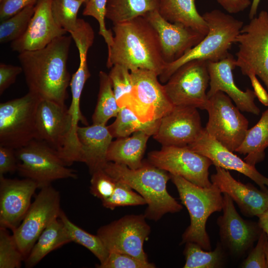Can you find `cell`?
Returning a JSON list of instances; mask_svg holds the SVG:
<instances>
[{
    "instance_id": "obj_18",
    "label": "cell",
    "mask_w": 268,
    "mask_h": 268,
    "mask_svg": "<svg viewBox=\"0 0 268 268\" xmlns=\"http://www.w3.org/2000/svg\"><path fill=\"white\" fill-rule=\"evenodd\" d=\"M37 188L38 184L30 179H11L0 175V227L13 231L19 226Z\"/></svg>"
},
{
    "instance_id": "obj_51",
    "label": "cell",
    "mask_w": 268,
    "mask_h": 268,
    "mask_svg": "<svg viewBox=\"0 0 268 268\" xmlns=\"http://www.w3.org/2000/svg\"><path fill=\"white\" fill-rule=\"evenodd\" d=\"M82 2L85 4H87L90 0H78Z\"/></svg>"
},
{
    "instance_id": "obj_34",
    "label": "cell",
    "mask_w": 268,
    "mask_h": 268,
    "mask_svg": "<svg viewBox=\"0 0 268 268\" xmlns=\"http://www.w3.org/2000/svg\"><path fill=\"white\" fill-rule=\"evenodd\" d=\"M59 219L63 222L72 242L87 249L99 260L100 264L106 260L109 252L97 234H91L75 225L63 210L60 212Z\"/></svg>"
},
{
    "instance_id": "obj_19",
    "label": "cell",
    "mask_w": 268,
    "mask_h": 268,
    "mask_svg": "<svg viewBox=\"0 0 268 268\" xmlns=\"http://www.w3.org/2000/svg\"><path fill=\"white\" fill-rule=\"evenodd\" d=\"M52 0H38L26 31L19 38L11 42L12 51L20 53L43 49L67 33L54 18Z\"/></svg>"
},
{
    "instance_id": "obj_16",
    "label": "cell",
    "mask_w": 268,
    "mask_h": 268,
    "mask_svg": "<svg viewBox=\"0 0 268 268\" xmlns=\"http://www.w3.org/2000/svg\"><path fill=\"white\" fill-rule=\"evenodd\" d=\"M223 194V214L217 219L220 243L231 255L241 257L252 248L263 230L258 222L244 219L232 199Z\"/></svg>"
},
{
    "instance_id": "obj_2",
    "label": "cell",
    "mask_w": 268,
    "mask_h": 268,
    "mask_svg": "<svg viewBox=\"0 0 268 268\" xmlns=\"http://www.w3.org/2000/svg\"><path fill=\"white\" fill-rule=\"evenodd\" d=\"M113 42L108 51L106 66L121 65L130 71L147 69L162 73L166 63L163 59L159 38L144 16L113 24Z\"/></svg>"
},
{
    "instance_id": "obj_25",
    "label": "cell",
    "mask_w": 268,
    "mask_h": 268,
    "mask_svg": "<svg viewBox=\"0 0 268 268\" xmlns=\"http://www.w3.org/2000/svg\"><path fill=\"white\" fill-rule=\"evenodd\" d=\"M150 136L148 134L139 131L133 133L131 136L117 138L112 141L107 154V161L125 165L133 169L141 167Z\"/></svg>"
},
{
    "instance_id": "obj_42",
    "label": "cell",
    "mask_w": 268,
    "mask_h": 268,
    "mask_svg": "<svg viewBox=\"0 0 268 268\" xmlns=\"http://www.w3.org/2000/svg\"><path fill=\"white\" fill-rule=\"evenodd\" d=\"M268 238L263 231L256 246L250 251L241 265L242 268H268L266 259V248Z\"/></svg>"
},
{
    "instance_id": "obj_40",
    "label": "cell",
    "mask_w": 268,
    "mask_h": 268,
    "mask_svg": "<svg viewBox=\"0 0 268 268\" xmlns=\"http://www.w3.org/2000/svg\"><path fill=\"white\" fill-rule=\"evenodd\" d=\"M91 175L90 193L102 201L109 198L115 190L116 180L104 169L96 171Z\"/></svg>"
},
{
    "instance_id": "obj_17",
    "label": "cell",
    "mask_w": 268,
    "mask_h": 268,
    "mask_svg": "<svg viewBox=\"0 0 268 268\" xmlns=\"http://www.w3.org/2000/svg\"><path fill=\"white\" fill-rule=\"evenodd\" d=\"M203 129L197 108L174 106L161 119L153 136L162 146H186L194 142Z\"/></svg>"
},
{
    "instance_id": "obj_14",
    "label": "cell",
    "mask_w": 268,
    "mask_h": 268,
    "mask_svg": "<svg viewBox=\"0 0 268 268\" xmlns=\"http://www.w3.org/2000/svg\"><path fill=\"white\" fill-rule=\"evenodd\" d=\"M148 161L170 174L181 176L197 186L209 187L212 185L208 177L212 162L187 146H162L160 150L148 153Z\"/></svg>"
},
{
    "instance_id": "obj_28",
    "label": "cell",
    "mask_w": 268,
    "mask_h": 268,
    "mask_svg": "<svg viewBox=\"0 0 268 268\" xmlns=\"http://www.w3.org/2000/svg\"><path fill=\"white\" fill-rule=\"evenodd\" d=\"M268 147V109L257 123L248 129L246 136L235 152L246 155L244 160L253 166L264 160Z\"/></svg>"
},
{
    "instance_id": "obj_23",
    "label": "cell",
    "mask_w": 268,
    "mask_h": 268,
    "mask_svg": "<svg viewBox=\"0 0 268 268\" xmlns=\"http://www.w3.org/2000/svg\"><path fill=\"white\" fill-rule=\"evenodd\" d=\"M187 146L208 158L215 167L237 171L253 180L261 189L268 191L266 186L267 177L210 135L204 128L198 137Z\"/></svg>"
},
{
    "instance_id": "obj_35",
    "label": "cell",
    "mask_w": 268,
    "mask_h": 268,
    "mask_svg": "<svg viewBox=\"0 0 268 268\" xmlns=\"http://www.w3.org/2000/svg\"><path fill=\"white\" fill-rule=\"evenodd\" d=\"M35 5L28 6L2 21L0 24V43L11 42L22 36L26 31L35 11Z\"/></svg>"
},
{
    "instance_id": "obj_31",
    "label": "cell",
    "mask_w": 268,
    "mask_h": 268,
    "mask_svg": "<svg viewBox=\"0 0 268 268\" xmlns=\"http://www.w3.org/2000/svg\"><path fill=\"white\" fill-rule=\"evenodd\" d=\"M99 89L97 104L92 115L93 124L106 125L113 117H116L120 111L108 74L99 73Z\"/></svg>"
},
{
    "instance_id": "obj_29",
    "label": "cell",
    "mask_w": 268,
    "mask_h": 268,
    "mask_svg": "<svg viewBox=\"0 0 268 268\" xmlns=\"http://www.w3.org/2000/svg\"><path fill=\"white\" fill-rule=\"evenodd\" d=\"M160 0H107L105 17L113 24L158 10Z\"/></svg>"
},
{
    "instance_id": "obj_32",
    "label": "cell",
    "mask_w": 268,
    "mask_h": 268,
    "mask_svg": "<svg viewBox=\"0 0 268 268\" xmlns=\"http://www.w3.org/2000/svg\"><path fill=\"white\" fill-rule=\"evenodd\" d=\"M184 268H217L224 263L226 252L220 242L213 251H207L194 242L185 243Z\"/></svg>"
},
{
    "instance_id": "obj_33",
    "label": "cell",
    "mask_w": 268,
    "mask_h": 268,
    "mask_svg": "<svg viewBox=\"0 0 268 268\" xmlns=\"http://www.w3.org/2000/svg\"><path fill=\"white\" fill-rule=\"evenodd\" d=\"M83 3L78 0H52V12L57 24L74 39L81 28L83 19L77 15Z\"/></svg>"
},
{
    "instance_id": "obj_49",
    "label": "cell",
    "mask_w": 268,
    "mask_h": 268,
    "mask_svg": "<svg viewBox=\"0 0 268 268\" xmlns=\"http://www.w3.org/2000/svg\"><path fill=\"white\" fill-rule=\"evenodd\" d=\"M261 0H252L250 8L249 17L250 19L253 18L257 15L258 9Z\"/></svg>"
},
{
    "instance_id": "obj_50",
    "label": "cell",
    "mask_w": 268,
    "mask_h": 268,
    "mask_svg": "<svg viewBox=\"0 0 268 268\" xmlns=\"http://www.w3.org/2000/svg\"><path fill=\"white\" fill-rule=\"evenodd\" d=\"M266 259L267 264L268 267V241L267 244L266 248Z\"/></svg>"
},
{
    "instance_id": "obj_52",
    "label": "cell",
    "mask_w": 268,
    "mask_h": 268,
    "mask_svg": "<svg viewBox=\"0 0 268 268\" xmlns=\"http://www.w3.org/2000/svg\"><path fill=\"white\" fill-rule=\"evenodd\" d=\"M266 186L268 188V178H267V180H266Z\"/></svg>"
},
{
    "instance_id": "obj_7",
    "label": "cell",
    "mask_w": 268,
    "mask_h": 268,
    "mask_svg": "<svg viewBox=\"0 0 268 268\" xmlns=\"http://www.w3.org/2000/svg\"><path fill=\"white\" fill-rule=\"evenodd\" d=\"M131 73L133 88L117 100L120 108H128L144 123L160 120L172 111L174 106L158 81L156 73L137 69Z\"/></svg>"
},
{
    "instance_id": "obj_45",
    "label": "cell",
    "mask_w": 268,
    "mask_h": 268,
    "mask_svg": "<svg viewBox=\"0 0 268 268\" xmlns=\"http://www.w3.org/2000/svg\"><path fill=\"white\" fill-rule=\"evenodd\" d=\"M17 160L15 149L0 145V175L17 171Z\"/></svg>"
},
{
    "instance_id": "obj_22",
    "label": "cell",
    "mask_w": 268,
    "mask_h": 268,
    "mask_svg": "<svg viewBox=\"0 0 268 268\" xmlns=\"http://www.w3.org/2000/svg\"><path fill=\"white\" fill-rule=\"evenodd\" d=\"M210 177L212 184L222 193L227 194L238 206L241 213L249 217L263 214L268 208V191L258 189L252 184H243L234 179L224 168L215 167Z\"/></svg>"
},
{
    "instance_id": "obj_10",
    "label": "cell",
    "mask_w": 268,
    "mask_h": 268,
    "mask_svg": "<svg viewBox=\"0 0 268 268\" xmlns=\"http://www.w3.org/2000/svg\"><path fill=\"white\" fill-rule=\"evenodd\" d=\"M236 67L243 74L255 73L268 92V12L262 10L243 26L237 37Z\"/></svg>"
},
{
    "instance_id": "obj_5",
    "label": "cell",
    "mask_w": 268,
    "mask_h": 268,
    "mask_svg": "<svg viewBox=\"0 0 268 268\" xmlns=\"http://www.w3.org/2000/svg\"><path fill=\"white\" fill-rule=\"evenodd\" d=\"M170 175L181 203L186 207L190 217V224L182 236L181 244L194 242L205 250H210L206 223L212 213L222 210V193L213 184L209 187H201L181 176Z\"/></svg>"
},
{
    "instance_id": "obj_46",
    "label": "cell",
    "mask_w": 268,
    "mask_h": 268,
    "mask_svg": "<svg viewBox=\"0 0 268 268\" xmlns=\"http://www.w3.org/2000/svg\"><path fill=\"white\" fill-rule=\"evenodd\" d=\"M217 2L228 13L236 14L244 11L252 3L251 0H216Z\"/></svg>"
},
{
    "instance_id": "obj_13",
    "label": "cell",
    "mask_w": 268,
    "mask_h": 268,
    "mask_svg": "<svg viewBox=\"0 0 268 268\" xmlns=\"http://www.w3.org/2000/svg\"><path fill=\"white\" fill-rule=\"evenodd\" d=\"M40 189L22 222L12 231L25 259L42 232L59 217L62 210L59 192L51 185Z\"/></svg>"
},
{
    "instance_id": "obj_4",
    "label": "cell",
    "mask_w": 268,
    "mask_h": 268,
    "mask_svg": "<svg viewBox=\"0 0 268 268\" xmlns=\"http://www.w3.org/2000/svg\"><path fill=\"white\" fill-rule=\"evenodd\" d=\"M207 23L208 31L196 46L179 59L166 64L159 75L166 83L183 65L193 60L216 62L226 58L233 43L243 27V22L220 10L213 9L202 15Z\"/></svg>"
},
{
    "instance_id": "obj_39",
    "label": "cell",
    "mask_w": 268,
    "mask_h": 268,
    "mask_svg": "<svg viewBox=\"0 0 268 268\" xmlns=\"http://www.w3.org/2000/svg\"><path fill=\"white\" fill-rule=\"evenodd\" d=\"M98 268H154L155 265L130 255L115 252L109 253L106 260L96 266Z\"/></svg>"
},
{
    "instance_id": "obj_26",
    "label": "cell",
    "mask_w": 268,
    "mask_h": 268,
    "mask_svg": "<svg viewBox=\"0 0 268 268\" xmlns=\"http://www.w3.org/2000/svg\"><path fill=\"white\" fill-rule=\"evenodd\" d=\"M158 12L166 20L181 24L205 36L207 22L198 12L195 0H160Z\"/></svg>"
},
{
    "instance_id": "obj_36",
    "label": "cell",
    "mask_w": 268,
    "mask_h": 268,
    "mask_svg": "<svg viewBox=\"0 0 268 268\" xmlns=\"http://www.w3.org/2000/svg\"><path fill=\"white\" fill-rule=\"evenodd\" d=\"M25 259L13 235L0 227V268H19Z\"/></svg>"
},
{
    "instance_id": "obj_9",
    "label": "cell",
    "mask_w": 268,
    "mask_h": 268,
    "mask_svg": "<svg viewBox=\"0 0 268 268\" xmlns=\"http://www.w3.org/2000/svg\"><path fill=\"white\" fill-rule=\"evenodd\" d=\"M41 99L28 92L0 104V145L15 149L35 139L37 109Z\"/></svg>"
},
{
    "instance_id": "obj_3",
    "label": "cell",
    "mask_w": 268,
    "mask_h": 268,
    "mask_svg": "<svg viewBox=\"0 0 268 268\" xmlns=\"http://www.w3.org/2000/svg\"><path fill=\"white\" fill-rule=\"evenodd\" d=\"M104 170L115 179L130 186L141 195L147 207L144 212L146 218L155 221L168 213H176L182 205L172 197L167 190L170 174L149 162L133 169L125 165L108 162Z\"/></svg>"
},
{
    "instance_id": "obj_37",
    "label": "cell",
    "mask_w": 268,
    "mask_h": 268,
    "mask_svg": "<svg viewBox=\"0 0 268 268\" xmlns=\"http://www.w3.org/2000/svg\"><path fill=\"white\" fill-rule=\"evenodd\" d=\"M116 180V186L113 193L109 198L102 201L104 207L114 210L117 207L146 204L144 198L138 193L133 191L130 186L123 182Z\"/></svg>"
},
{
    "instance_id": "obj_20",
    "label": "cell",
    "mask_w": 268,
    "mask_h": 268,
    "mask_svg": "<svg viewBox=\"0 0 268 268\" xmlns=\"http://www.w3.org/2000/svg\"><path fill=\"white\" fill-rule=\"evenodd\" d=\"M144 17L158 33L162 56L166 64L179 59L205 36L181 24L166 20L158 10L148 12Z\"/></svg>"
},
{
    "instance_id": "obj_41",
    "label": "cell",
    "mask_w": 268,
    "mask_h": 268,
    "mask_svg": "<svg viewBox=\"0 0 268 268\" xmlns=\"http://www.w3.org/2000/svg\"><path fill=\"white\" fill-rule=\"evenodd\" d=\"M108 73L115 97L118 100L130 93L133 88L131 71L121 65H114Z\"/></svg>"
},
{
    "instance_id": "obj_27",
    "label": "cell",
    "mask_w": 268,
    "mask_h": 268,
    "mask_svg": "<svg viewBox=\"0 0 268 268\" xmlns=\"http://www.w3.org/2000/svg\"><path fill=\"white\" fill-rule=\"evenodd\" d=\"M71 240L59 217L52 222L42 232L25 259V267L31 268L52 251Z\"/></svg>"
},
{
    "instance_id": "obj_44",
    "label": "cell",
    "mask_w": 268,
    "mask_h": 268,
    "mask_svg": "<svg viewBox=\"0 0 268 268\" xmlns=\"http://www.w3.org/2000/svg\"><path fill=\"white\" fill-rule=\"evenodd\" d=\"M23 72L21 66L0 64V95L15 81L17 76Z\"/></svg>"
},
{
    "instance_id": "obj_43",
    "label": "cell",
    "mask_w": 268,
    "mask_h": 268,
    "mask_svg": "<svg viewBox=\"0 0 268 268\" xmlns=\"http://www.w3.org/2000/svg\"><path fill=\"white\" fill-rule=\"evenodd\" d=\"M38 0H0V20L4 21L26 7L35 5Z\"/></svg>"
},
{
    "instance_id": "obj_8",
    "label": "cell",
    "mask_w": 268,
    "mask_h": 268,
    "mask_svg": "<svg viewBox=\"0 0 268 268\" xmlns=\"http://www.w3.org/2000/svg\"><path fill=\"white\" fill-rule=\"evenodd\" d=\"M15 152L19 161L17 171L40 189L57 180L77 178L76 171L68 168L58 152L43 141L34 139Z\"/></svg>"
},
{
    "instance_id": "obj_48",
    "label": "cell",
    "mask_w": 268,
    "mask_h": 268,
    "mask_svg": "<svg viewBox=\"0 0 268 268\" xmlns=\"http://www.w3.org/2000/svg\"><path fill=\"white\" fill-rule=\"evenodd\" d=\"M258 218V222L263 230L266 233L268 238V208Z\"/></svg>"
},
{
    "instance_id": "obj_15",
    "label": "cell",
    "mask_w": 268,
    "mask_h": 268,
    "mask_svg": "<svg viewBox=\"0 0 268 268\" xmlns=\"http://www.w3.org/2000/svg\"><path fill=\"white\" fill-rule=\"evenodd\" d=\"M144 214H128L101 226L97 235L108 252L130 255L148 261L143 243L150 233Z\"/></svg>"
},
{
    "instance_id": "obj_11",
    "label": "cell",
    "mask_w": 268,
    "mask_h": 268,
    "mask_svg": "<svg viewBox=\"0 0 268 268\" xmlns=\"http://www.w3.org/2000/svg\"><path fill=\"white\" fill-rule=\"evenodd\" d=\"M208 120L205 131L234 152L243 142L249 122L225 93L218 91L208 98Z\"/></svg>"
},
{
    "instance_id": "obj_47",
    "label": "cell",
    "mask_w": 268,
    "mask_h": 268,
    "mask_svg": "<svg viewBox=\"0 0 268 268\" xmlns=\"http://www.w3.org/2000/svg\"><path fill=\"white\" fill-rule=\"evenodd\" d=\"M249 77L256 97L264 105L268 106V92L259 81L258 76L253 72L247 74Z\"/></svg>"
},
{
    "instance_id": "obj_30",
    "label": "cell",
    "mask_w": 268,
    "mask_h": 268,
    "mask_svg": "<svg viewBox=\"0 0 268 268\" xmlns=\"http://www.w3.org/2000/svg\"><path fill=\"white\" fill-rule=\"evenodd\" d=\"M160 120L150 122H142L128 108L122 107L115 121L108 126L113 137L121 138L130 136L133 133L142 131L150 136L156 132Z\"/></svg>"
},
{
    "instance_id": "obj_38",
    "label": "cell",
    "mask_w": 268,
    "mask_h": 268,
    "mask_svg": "<svg viewBox=\"0 0 268 268\" xmlns=\"http://www.w3.org/2000/svg\"><path fill=\"white\" fill-rule=\"evenodd\" d=\"M107 0H90L85 4L82 14L94 17L99 25V34L103 37L108 47L110 49L113 42V35L111 30L106 27L105 19L106 6Z\"/></svg>"
},
{
    "instance_id": "obj_6",
    "label": "cell",
    "mask_w": 268,
    "mask_h": 268,
    "mask_svg": "<svg viewBox=\"0 0 268 268\" xmlns=\"http://www.w3.org/2000/svg\"><path fill=\"white\" fill-rule=\"evenodd\" d=\"M35 139L54 149L67 166L81 162L77 133L65 104L40 100L36 112Z\"/></svg>"
},
{
    "instance_id": "obj_12",
    "label": "cell",
    "mask_w": 268,
    "mask_h": 268,
    "mask_svg": "<svg viewBox=\"0 0 268 268\" xmlns=\"http://www.w3.org/2000/svg\"><path fill=\"white\" fill-rule=\"evenodd\" d=\"M209 83L208 62L193 60L178 68L163 85L174 106H187L206 110V89Z\"/></svg>"
},
{
    "instance_id": "obj_53",
    "label": "cell",
    "mask_w": 268,
    "mask_h": 268,
    "mask_svg": "<svg viewBox=\"0 0 268 268\" xmlns=\"http://www.w3.org/2000/svg\"><path fill=\"white\" fill-rule=\"evenodd\" d=\"M268 1V0H267Z\"/></svg>"
},
{
    "instance_id": "obj_1",
    "label": "cell",
    "mask_w": 268,
    "mask_h": 268,
    "mask_svg": "<svg viewBox=\"0 0 268 268\" xmlns=\"http://www.w3.org/2000/svg\"><path fill=\"white\" fill-rule=\"evenodd\" d=\"M71 40L70 35H65L43 49L19 53L29 92L41 99L65 104L71 78L67 68Z\"/></svg>"
},
{
    "instance_id": "obj_21",
    "label": "cell",
    "mask_w": 268,
    "mask_h": 268,
    "mask_svg": "<svg viewBox=\"0 0 268 268\" xmlns=\"http://www.w3.org/2000/svg\"><path fill=\"white\" fill-rule=\"evenodd\" d=\"M236 67V60L230 54L218 62H208L210 87L207 96L209 98L218 91L223 92L240 111L258 115L260 110L255 103L256 96L254 91L249 89L243 91L235 83L233 70Z\"/></svg>"
},
{
    "instance_id": "obj_24",
    "label": "cell",
    "mask_w": 268,
    "mask_h": 268,
    "mask_svg": "<svg viewBox=\"0 0 268 268\" xmlns=\"http://www.w3.org/2000/svg\"><path fill=\"white\" fill-rule=\"evenodd\" d=\"M77 136L80 146L81 162L87 166L91 174L103 169L108 162L107 154L113 138L108 126L96 124L78 126Z\"/></svg>"
}]
</instances>
